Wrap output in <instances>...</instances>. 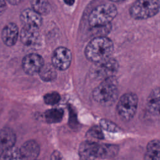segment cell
<instances>
[{
	"label": "cell",
	"mask_w": 160,
	"mask_h": 160,
	"mask_svg": "<svg viewBox=\"0 0 160 160\" xmlns=\"http://www.w3.org/2000/svg\"><path fill=\"white\" fill-rule=\"evenodd\" d=\"M113 50L112 41L108 37L99 36L89 42L85 48L84 54L89 61L96 63L110 58Z\"/></svg>",
	"instance_id": "1"
},
{
	"label": "cell",
	"mask_w": 160,
	"mask_h": 160,
	"mask_svg": "<svg viewBox=\"0 0 160 160\" xmlns=\"http://www.w3.org/2000/svg\"><path fill=\"white\" fill-rule=\"evenodd\" d=\"M117 96L118 82L114 76L102 80L92 92L94 99L102 105L112 104Z\"/></svg>",
	"instance_id": "2"
},
{
	"label": "cell",
	"mask_w": 160,
	"mask_h": 160,
	"mask_svg": "<svg viewBox=\"0 0 160 160\" xmlns=\"http://www.w3.org/2000/svg\"><path fill=\"white\" fill-rule=\"evenodd\" d=\"M117 12V8L113 4L99 5L90 12L88 18L89 24L95 28L107 26L115 18Z\"/></svg>",
	"instance_id": "3"
},
{
	"label": "cell",
	"mask_w": 160,
	"mask_h": 160,
	"mask_svg": "<svg viewBox=\"0 0 160 160\" xmlns=\"http://www.w3.org/2000/svg\"><path fill=\"white\" fill-rule=\"evenodd\" d=\"M159 9V0H136L131 6L129 12L132 18L144 20L156 16Z\"/></svg>",
	"instance_id": "4"
},
{
	"label": "cell",
	"mask_w": 160,
	"mask_h": 160,
	"mask_svg": "<svg viewBox=\"0 0 160 160\" xmlns=\"http://www.w3.org/2000/svg\"><path fill=\"white\" fill-rule=\"evenodd\" d=\"M138 99L137 96L132 92L124 94L117 104V111L124 121L131 120L136 114Z\"/></svg>",
	"instance_id": "5"
},
{
	"label": "cell",
	"mask_w": 160,
	"mask_h": 160,
	"mask_svg": "<svg viewBox=\"0 0 160 160\" xmlns=\"http://www.w3.org/2000/svg\"><path fill=\"white\" fill-rule=\"evenodd\" d=\"M119 65L117 61L112 58H108L103 61L96 62L91 69L92 76L102 81L114 77L118 70Z\"/></svg>",
	"instance_id": "6"
},
{
	"label": "cell",
	"mask_w": 160,
	"mask_h": 160,
	"mask_svg": "<svg viewBox=\"0 0 160 160\" xmlns=\"http://www.w3.org/2000/svg\"><path fill=\"white\" fill-rule=\"evenodd\" d=\"M71 59L72 54L69 49L65 47H58L52 53L51 61L57 69L64 71L69 67Z\"/></svg>",
	"instance_id": "7"
},
{
	"label": "cell",
	"mask_w": 160,
	"mask_h": 160,
	"mask_svg": "<svg viewBox=\"0 0 160 160\" xmlns=\"http://www.w3.org/2000/svg\"><path fill=\"white\" fill-rule=\"evenodd\" d=\"M44 64L43 58L36 53L27 54L22 61V69L29 75H34L39 73Z\"/></svg>",
	"instance_id": "8"
},
{
	"label": "cell",
	"mask_w": 160,
	"mask_h": 160,
	"mask_svg": "<svg viewBox=\"0 0 160 160\" xmlns=\"http://www.w3.org/2000/svg\"><path fill=\"white\" fill-rule=\"evenodd\" d=\"M40 38L39 27L32 25H24L20 31V40L28 46H34Z\"/></svg>",
	"instance_id": "9"
},
{
	"label": "cell",
	"mask_w": 160,
	"mask_h": 160,
	"mask_svg": "<svg viewBox=\"0 0 160 160\" xmlns=\"http://www.w3.org/2000/svg\"><path fill=\"white\" fill-rule=\"evenodd\" d=\"M18 26L13 22L6 24L2 31V39L5 45L12 46L16 44L19 36Z\"/></svg>",
	"instance_id": "10"
},
{
	"label": "cell",
	"mask_w": 160,
	"mask_h": 160,
	"mask_svg": "<svg viewBox=\"0 0 160 160\" xmlns=\"http://www.w3.org/2000/svg\"><path fill=\"white\" fill-rule=\"evenodd\" d=\"M20 19L24 25H32L39 28L42 22L41 15L30 8L25 9L21 12Z\"/></svg>",
	"instance_id": "11"
},
{
	"label": "cell",
	"mask_w": 160,
	"mask_h": 160,
	"mask_svg": "<svg viewBox=\"0 0 160 160\" xmlns=\"http://www.w3.org/2000/svg\"><path fill=\"white\" fill-rule=\"evenodd\" d=\"M118 152V147L114 144L96 143L95 155L96 158L108 159L116 156Z\"/></svg>",
	"instance_id": "12"
},
{
	"label": "cell",
	"mask_w": 160,
	"mask_h": 160,
	"mask_svg": "<svg viewBox=\"0 0 160 160\" xmlns=\"http://www.w3.org/2000/svg\"><path fill=\"white\" fill-rule=\"evenodd\" d=\"M19 149L22 158H26L29 160L36 159L40 151L39 144L33 140H29L25 142Z\"/></svg>",
	"instance_id": "13"
},
{
	"label": "cell",
	"mask_w": 160,
	"mask_h": 160,
	"mask_svg": "<svg viewBox=\"0 0 160 160\" xmlns=\"http://www.w3.org/2000/svg\"><path fill=\"white\" fill-rule=\"evenodd\" d=\"M16 138L14 131L9 128H3L1 131V152L14 147Z\"/></svg>",
	"instance_id": "14"
},
{
	"label": "cell",
	"mask_w": 160,
	"mask_h": 160,
	"mask_svg": "<svg viewBox=\"0 0 160 160\" xmlns=\"http://www.w3.org/2000/svg\"><path fill=\"white\" fill-rule=\"evenodd\" d=\"M147 109L151 113L158 112L160 109V88L153 89L147 99Z\"/></svg>",
	"instance_id": "15"
},
{
	"label": "cell",
	"mask_w": 160,
	"mask_h": 160,
	"mask_svg": "<svg viewBox=\"0 0 160 160\" xmlns=\"http://www.w3.org/2000/svg\"><path fill=\"white\" fill-rule=\"evenodd\" d=\"M56 69L52 64H44L38 74L44 81H51L56 78Z\"/></svg>",
	"instance_id": "16"
},
{
	"label": "cell",
	"mask_w": 160,
	"mask_h": 160,
	"mask_svg": "<svg viewBox=\"0 0 160 160\" xmlns=\"http://www.w3.org/2000/svg\"><path fill=\"white\" fill-rule=\"evenodd\" d=\"M31 4L32 9L41 15H46L51 10L48 0H31Z\"/></svg>",
	"instance_id": "17"
},
{
	"label": "cell",
	"mask_w": 160,
	"mask_h": 160,
	"mask_svg": "<svg viewBox=\"0 0 160 160\" xmlns=\"http://www.w3.org/2000/svg\"><path fill=\"white\" fill-rule=\"evenodd\" d=\"M63 115L64 111L62 109H51L45 112V119L49 123H58L61 121Z\"/></svg>",
	"instance_id": "18"
},
{
	"label": "cell",
	"mask_w": 160,
	"mask_h": 160,
	"mask_svg": "<svg viewBox=\"0 0 160 160\" xmlns=\"http://www.w3.org/2000/svg\"><path fill=\"white\" fill-rule=\"evenodd\" d=\"M22 159L20 149L14 146L1 152L0 160H22Z\"/></svg>",
	"instance_id": "19"
},
{
	"label": "cell",
	"mask_w": 160,
	"mask_h": 160,
	"mask_svg": "<svg viewBox=\"0 0 160 160\" xmlns=\"http://www.w3.org/2000/svg\"><path fill=\"white\" fill-rule=\"evenodd\" d=\"M61 99L59 94L57 92H48L44 96V101L46 104L54 105L57 104Z\"/></svg>",
	"instance_id": "20"
},
{
	"label": "cell",
	"mask_w": 160,
	"mask_h": 160,
	"mask_svg": "<svg viewBox=\"0 0 160 160\" xmlns=\"http://www.w3.org/2000/svg\"><path fill=\"white\" fill-rule=\"evenodd\" d=\"M87 136L91 139H95L98 140L102 139L104 138L101 128L97 126H93L89 129L87 132Z\"/></svg>",
	"instance_id": "21"
},
{
	"label": "cell",
	"mask_w": 160,
	"mask_h": 160,
	"mask_svg": "<svg viewBox=\"0 0 160 160\" xmlns=\"http://www.w3.org/2000/svg\"><path fill=\"white\" fill-rule=\"evenodd\" d=\"M100 125L103 129L109 132H114L119 130L118 127L116 124L107 119H101L100 121Z\"/></svg>",
	"instance_id": "22"
},
{
	"label": "cell",
	"mask_w": 160,
	"mask_h": 160,
	"mask_svg": "<svg viewBox=\"0 0 160 160\" xmlns=\"http://www.w3.org/2000/svg\"><path fill=\"white\" fill-rule=\"evenodd\" d=\"M144 160H160V150L146 149Z\"/></svg>",
	"instance_id": "23"
},
{
	"label": "cell",
	"mask_w": 160,
	"mask_h": 160,
	"mask_svg": "<svg viewBox=\"0 0 160 160\" xmlns=\"http://www.w3.org/2000/svg\"><path fill=\"white\" fill-rule=\"evenodd\" d=\"M146 149L160 150V141L158 139H153L148 142Z\"/></svg>",
	"instance_id": "24"
},
{
	"label": "cell",
	"mask_w": 160,
	"mask_h": 160,
	"mask_svg": "<svg viewBox=\"0 0 160 160\" xmlns=\"http://www.w3.org/2000/svg\"><path fill=\"white\" fill-rule=\"evenodd\" d=\"M51 160H64V159L59 152L55 151L52 154Z\"/></svg>",
	"instance_id": "25"
},
{
	"label": "cell",
	"mask_w": 160,
	"mask_h": 160,
	"mask_svg": "<svg viewBox=\"0 0 160 160\" xmlns=\"http://www.w3.org/2000/svg\"><path fill=\"white\" fill-rule=\"evenodd\" d=\"M9 3H10L12 5H17L19 4L22 0H7Z\"/></svg>",
	"instance_id": "26"
},
{
	"label": "cell",
	"mask_w": 160,
	"mask_h": 160,
	"mask_svg": "<svg viewBox=\"0 0 160 160\" xmlns=\"http://www.w3.org/2000/svg\"><path fill=\"white\" fill-rule=\"evenodd\" d=\"M63 1L67 5H69V6H72L75 2V0H63Z\"/></svg>",
	"instance_id": "27"
},
{
	"label": "cell",
	"mask_w": 160,
	"mask_h": 160,
	"mask_svg": "<svg viewBox=\"0 0 160 160\" xmlns=\"http://www.w3.org/2000/svg\"><path fill=\"white\" fill-rule=\"evenodd\" d=\"M110 1H112V2H122V1H126V0H109Z\"/></svg>",
	"instance_id": "28"
},
{
	"label": "cell",
	"mask_w": 160,
	"mask_h": 160,
	"mask_svg": "<svg viewBox=\"0 0 160 160\" xmlns=\"http://www.w3.org/2000/svg\"><path fill=\"white\" fill-rule=\"evenodd\" d=\"M159 112V114H160V109H159V112Z\"/></svg>",
	"instance_id": "29"
},
{
	"label": "cell",
	"mask_w": 160,
	"mask_h": 160,
	"mask_svg": "<svg viewBox=\"0 0 160 160\" xmlns=\"http://www.w3.org/2000/svg\"><path fill=\"white\" fill-rule=\"evenodd\" d=\"M30 160H38V159H30Z\"/></svg>",
	"instance_id": "30"
}]
</instances>
